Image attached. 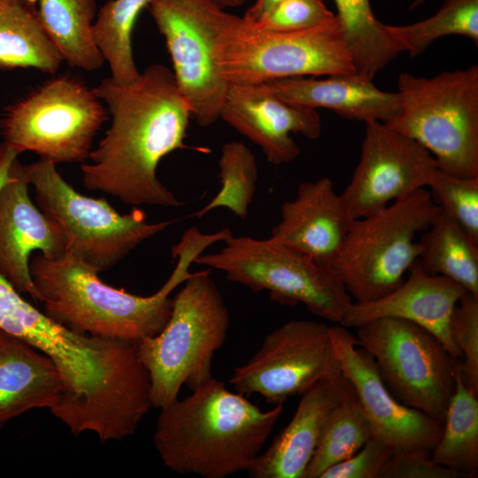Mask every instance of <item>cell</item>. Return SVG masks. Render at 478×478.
Returning a JSON list of instances; mask_svg holds the SVG:
<instances>
[{"label":"cell","mask_w":478,"mask_h":478,"mask_svg":"<svg viewBox=\"0 0 478 478\" xmlns=\"http://www.w3.org/2000/svg\"><path fill=\"white\" fill-rule=\"evenodd\" d=\"M104 103L112 124L89 163L81 170L84 186L132 206L180 207V199L157 176L161 159L184 143L190 106L173 71L150 65L139 78L120 85L110 77L92 89Z\"/></svg>","instance_id":"1"},{"label":"cell","mask_w":478,"mask_h":478,"mask_svg":"<svg viewBox=\"0 0 478 478\" xmlns=\"http://www.w3.org/2000/svg\"><path fill=\"white\" fill-rule=\"evenodd\" d=\"M229 231L212 234L197 227L185 230L172 248L176 266L164 285L147 297L105 284L98 273L67 251L58 258L41 253L29 271L43 312L66 329L81 335L119 338L138 343L158 335L171 315V293L193 273L195 259L210 245L224 241Z\"/></svg>","instance_id":"2"},{"label":"cell","mask_w":478,"mask_h":478,"mask_svg":"<svg viewBox=\"0 0 478 478\" xmlns=\"http://www.w3.org/2000/svg\"><path fill=\"white\" fill-rule=\"evenodd\" d=\"M160 409L154 446L171 471L225 478L249 471L283 412L262 411L213 377Z\"/></svg>","instance_id":"3"},{"label":"cell","mask_w":478,"mask_h":478,"mask_svg":"<svg viewBox=\"0 0 478 478\" xmlns=\"http://www.w3.org/2000/svg\"><path fill=\"white\" fill-rule=\"evenodd\" d=\"M210 272H194L173 298L163 329L137 343L150 380L152 407L177 399L183 385L193 390L212 378L213 356L226 341L230 318Z\"/></svg>","instance_id":"4"},{"label":"cell","mask_w":478,"mask_h":478,"mask_svg":"<svg viewBox=\"0 0 478 478\" xmlns=\"http://www.w3.org/2000/svg\"><path fill=\"white\" fill-rule=\"evenodd\" d=\"M217 63L229 84L357 73L335 17L314 27L267 31L223 12L216 38Z\"/></svg>","instance_id":"5"},{"label":"cell","mask_w":478,"mask_h":478,"mask_svg":"<svg viewBox=\"0 0 478 478\" xmlns=\"http://www.w3.org/2000/svg\"><path fill=\"white\" fill-rule=\"evenodd\" d=\"M389 127L413 139L451 175L478 177V66L433 78L403 73Z\"/></svg>","instance_id":"6"},{"label":"cell","mask_w":478,"mask_h":478,"mask_svg":"<svg viewBox=\"0 0 478 478\" xmlns=\"http://www.w3.org/2000/svg\"><path fill=\"white\" fill-rule=\"evenodd\" d=\"M439 210L424 188L353 220L330 266L354 302L378 299L404 281L420 255L417 236Z\"/></svg>","instance_id":"7"},{"label":"cell","mask_w":478,"mask_h":478,"mask_svg":"<svg viewBox=\"0 0 478 478\" xmlns=\"http://www.w3.org/2000/svg\"><path fill=\"white\" fill-rule=\"evenodd\" d=\"M56 166L40 159L23 168L34 187L37 206L61 232L66 251L98 274L112 269L141 243L175 222H149L138 208L120 214L105 198L77 192Z\"/></svg>","instance_id":"8"},{"label":"cell","mask_w":478,"mask_h":478,"mask_svg":"<svg viewBox=\"0 0 478 478\" xmlns=\"http://www.w3.org/2000/svg\"><path fill=\"white\" fill-rule=\"evenodd\" d=\"M217 252L200 254L194 263L219 270L229 281L252 291L269 292L282 305L303 304L312 313L339 324L353 301L330 266L271 237L227 238Z\"/></svg>","instance_id":"9"},{"label":"cell","mask_w":478,"mask_h":478,"mask_svg":"<svg viewBox=\"0 0 478 478\" xmlns=\"http://www.w3.org/2000/svg\"><path fill=\"white\" fill-rule=\"evenodd\" d=\"M107 119L106 107L83 82L66 75L51 79L12 104L2 122L4 143L19 155L83 163Z\"/></svg>","instance_id":"10"},{"label":"cell","mask_w":478,"mask_h":478,"mask_svg":"<svg viewBox=\"0 0 478 478\" xmlns=\"http://www.w3.org/2000/svg\"><path fill=\"white\" fill-rule=\"evenodd\" d=\"M358 344L374 358L391 394L443 425L461 360L430 331L398 318H380L357 328Z\"/></svg>","instance_id":"11"},{"label":"cell","mask_w":478,"mask_h":478,"mask_svg":"<svg viewBox=\"0 0 478 478\" xmlns=\"http://www.w3.org/2000/svg\"><path fill=\"white\" fill-rule=\"evenodd\" d=\"M148 7L165 39L191 119L201 127L214 124L229 87L216 56L218 27L226 9L211 0H151Z\"/></svg>","instance_id":"12"},{"label":"cell","mask_w":478,"mask_h":478,"mask_svg":"<svg viewBox=\"0 0 478 478\" xmlns=\"http://www.w3.org/2000/svg\"><path fill=\"white\" fill-rule=\"evenodd\" d=\"M339 370L330 326L290 320L266 335L255 355L234 370L229 382L236 392L258 394L274 406Z\"/></svg>","instance_id":"13"},{"label":"cell","mask_w":478,"mask_h":478,"mask_svg":"<svg viewBox=\"0 0 478 478\" xmlns=\"http://www.w3.org/2000/svg\"><path fill=\"white\" fill-rule=\"evenodd\" d=\"M365 124L358 163L341 193L353 219L428 189L438 169L434 157L413 139L377 120Z\"/></svg>","instance_id":"14"},{"label":"cell","mask_w":478,"mask_h":478,"mask_svg":"<svg viewBox=\"0 0 478 478\" xmlns=\"http://www.w3.org/2000/svg\"><path fill=\"white\" fill-rule=\"evenodd\" d=\"M330 335L341 372L354 389L373 436L394 450L431 453L441 437L443 425L405 405L391 394L374 357L358 344L347 328L330 326Z\"/></svg>","instance_id":"15"},{"label":"cell","mask_w":478,"mask_h":478,"mask_svg":"<svg viewBox=\"0 0 478 478\" xmlns=\"http://www.w3.org/2000/svg\"><path fill=\"white\" fill-rule=\"evenodd\" d=\"M28 185L17 158L0 186V274L19 293L39 302L29 271L31 254L54 258L66 249L58 227L30 199Z\"/></svg>","instance_id":"16"},{"label":"cell","mask_w":478,"mask_h":478,"mask_svg":"<svg viewBox=\"0 0 478 478\" xmlns=\"http://www.w3.org/2000/svg\"><path fill=\"white\" fill-rule=\"evenodd\" d=\"M220 119L257 144L268 162L288 164L300 154L290 134L317 139L321 120L316 109L285 102L259 84H229Z\"/></svg>","instance_id":"17"},{"label":"cell","mask_w":478,"mask_h":478,"mask_svg":"<svg viewBox=\"0 0 478 478\" xmlns=\"http://www.w3.org/2000/svg\"><path fill=\"white\" fill-rule=\"evenodd\" d=\"M466 292L445 277L426 273L417 260L404 281L389 294L369 302L352 301L339 325L357 328L380 318L406 320L430 331L452 357L462 360L449 325L454 307Z\"/></svg>","instance_id":"18"},{"label":"cell","mask_w":478,"mask_h":478,"mask_svg":"<svg viewBox=\"0 0 478 478\" xmlns=\"http://www.w3.org/2000/svg\"><path fill=\"white\" fill-rule=\"evenodd\" d=\"M353 390L340 369L301 394L291 420L260 452L248 471L250 475L305 478L330 413Z\"/></svg>","instance_id":"19"},{"label":"cell","mask_w":478,"mask_h":478,"mask_svg":"<svg viewBox=\"0 0 478 478\" xmlns=\"http://www.w3.org/2000/svg\"><path fill=\"white\" fill-rule=\"evenodd\" d=\"M355 219L328 177L304 181L294 199L281 206L270 237L330 266Z\"/></svg>","instance_id":"20"},{"label":"cell","mask_w":478,"mask_h":478,"mask_svg":"<svg viewBox=\"0 0 478 478\" xmlns=\"http://www.w3.org/2000/svg\"><path fill=\"white\" fill-rule=\"evenodd\" d=\"M2 183L0 174V186ZM0 330L49 356L70 385L87 381L100 361L101 342L97 337L75 334L57 323L26 301L1 274Z\"/></svg>","instance_id":"21"},{"label":"cell","mask_w":478,"mask_h":478,"mask_svg":"<svg viewBox=\"0 0 478 478\" xmlns=\"http://www.w3.org/2000/svg\"><path fill=\"white\" fill-rule=\"evenodd\" d=\"M265 90L292 104L327 108L343 118L386 123L397 113V92L378 89L373 79L358 73L328 75L324 79L294 77L259 84Z\"/></svg>","instance_id":"22"},{"label":"cell","mask_w":478,"mask_h":478,"mask_svg":"<svg viewBox=\"0 0 478 478\" xmlns=\"http://www.w3.org/2000/svg\"><path fill=\"white\" fill-rule=\"evenodd\" d=\"M66 392L63 375L49 356L0 330V428L32 409L50 410Z\"/></svg>","instance_id":"23"},{"label":"cell","mask_w":478,"mask_h":478,"mask_svg":"<svg viewBox=\"0 0 478 478\" xmlns=\"http://www.w3.org/2000/svg\"><path fill=\"white\" fill-rule=\"evenodd\" d=\"M63 61L35 4H0V69L35 68L54 74Z\"/></svg>","instance_id":"24"},{"label":"cell","mask_w":478,"mask_h":478,"mask_svg":"<svg viewBox=\"0 0 478 478\" xmlns=\"http://www.w3.org/2000/svg\"><path fill=\"white\" fill-rule=\"evenodd\" d=\"M418 241V262L426 273L478 295V243L450 216L440 209Z\"/></svg>","instance_id":"25"},{"label":"cell","mask_w":478,"mask_h":478,"mask_svg":"<svg viewBox=\"0 0 478 478\" xmlns=\"http://www.w3.org/2000/svg\"><path fill=\"white\" fill-rule=\"evenodd\" d=\"M39 18L64 61L85 71L105 62L93 36L96 0H37Z\"/></svg>","instance_id":"26"},{"label":"cell","mask_w":478,"mask_h":478,"mask_svg":"<svg viewBox=\"0 0 478 478\" xmlns=\"http://www.w3.org/2000/svg\"><path fill=\"white\" fill-rule=\"evenodd\" d=\"M431 459L467 478L478 470V395L464 383L460 366L456 374L455 390L449 401L443 432Z\"/></svg>","instance_id":"27"},{"label":"cell","mask_w":478,"mask_h":478,"mask_svg":"<svg viewBox=\"0 0 478 478\" xmlns=\"http://www.w3.org/2000/svg\"><path fill=\"white\" fill-rule=\"evenodd\" d=\"M335 17L357 73L373 79L400 52L386 25L373 13L370 0H334Z\"/></svg>","instance_id":"28"},{"label":"cell","mask_w":478,"mask_h":478,"mask_svg":"<svg viewBox=\"0 0 478 478\" xmlns=\"http://www.w3.org/2000/svg\"><path fill=\"white\" fill-rule=\"evenodd\" d=\"M151 0H109L98 11L93 36L110 78L120 85L135 81L141 73L135 62L132 35L137 18Z\"/></svg>","instance_id":"29"},{"label":"cell","mask_w":478,"mask_h":478,"mask_svg":"<svg viewBox=\"0 0 478 478\" xmlns=\"http://www.w3.org/2000/svg\"><path fill=\"white\" fill-rule=\"evenodd\" d=\"M371 437L370 424L353 390L330 413L305 478H319L359 451Z\"/></svg>","instance_id":"30"},{"label":"cell","mask_w":478,"mask_h":478,"mask_svg":"<svg viewBox=\"0 0 478 478\" xmlns=\"http://www.w3.org/2000/svg\"><path fill=\"white\" fill-rule=\"evenodd\" d=\"M388 33L410 57L420 55L436 40L463 35L478 44V0H444L432 17L405 26L386 25Z\"/></svg>","instance_id":"31"},{"label":"cell","mask_w":478,"mask_h":478,"mask_svg":"<svg viewBox=\"0 0 478 478\" xmlns=\"http://www.w3.org/2000/svg\"><path fill=\"white\" fill-rule=\"evenodd\" d=\"M219 166L220 191L206 205L190 216L201 219L215 208L225 207L235 216L245 219L258 180L255 155L244 143L229 142L222 147Z\"/></svg>","instance_id":"32"},{"label":"cell","mask_w":478,"mask_h":478,"mask_svg":"<svg viewBox=\"0 0 478 478\" xmlns=\"http://www.w3.org/2000/svg\"><path fill=\"white\" fill-rule=\"evenodd\" d=\"M428 189L440 209L478 243V177L451 175L438 168Z\"/></svg>","instance_id":"33"},{"label":"cell","mask_w":478,"mask_h":478,"mask_svg":"<svg viewBox=\"0 0 478 478\" xmlns=\"http://www.w3.org/2000/svg\"><path fill=\"white\" fill-rule=\"evenodd\" d=\"M449 328L462 354L461 378L478 395V295L466 292L461 297L451 313Z\"/></svg>","instance_id":"34"},{"label":"cell","mask_w":478,"mask_h":478,"mask_svg":"<svg viewBox=\"0 0 478 478\" xmlns=\"http://www.w3.org/2000/svg\"><path fill=\"white\" fill-rule=\"evenodd\" d=\"M334 16L322 0H281L258 22L250 23L267 31L292 32L314 27Z\"/></svg>","instance_id":"35"},{"label":"cell","mask_w":478,"mask_h":478,"mask_svg":"<svg viewBox=\"0 0 478 478\" xmlns=\"http://www.w3.org/2000/svg\"><path fill=\"white\" fill-rule=\"evenodd\" d=\"M393 451L392 447L373 436L359 451L325 470L319 478H380Z\"/></svg>","instance_id":"36"},{"label":"cell","mask_w":478,"mask_h":478,"mask_svg":"<svg viewBox=\"0 0 478 478\" xmlns=\"http://www.w3.org/2000/svg\"><path fill=\"white\" fill-rule=\"evenodd\" d=\"M380 478H467L431 459V453L420 451L394 450Z\"/></svg>","instance_id":"37"},{"label":"cell","mask_w":478,"mask_h":478,"mask_svg":"<svg viewBox=\"0 0 478 478\" xmlns=\"http://www.w3.org/2000/svg\"><path fill=\"white\" fill-rule=\"evenodd\" d=\"M280 1L281 0H257L246 10L243 18L251 23H256Z\"/></svg>","instance_id":"38"},{"label":"cell","mask_w":478,"mask_h":478,"mask_svg":"<svg viewBox=\"0 0 478 478\" xmlns=\"http://www.w3.org/2000/svg\"><path fill=\"white\" fill-rule=\"evenodd\" d=\"M222 9L239 7L244 4L246 0H211Z\"/></svg>","instance_id":"39"},{"label":"cell","mask_w":478,"mask_h":478,"mask_svg":"<svg viewBox=\"0 0 478 478\" xmlns=\"http://www.w3.org/2000/svg\"><path fill=\"white\" fill-rule=\"evenodd\" d=\"M9 3H24L29 4H36L37 0H0V4H9Z\"/></svg>","instance_id":"40"},{"label":"cell","mask_w":478,"mask_h":478,"mask_svg":"<svg viewBox=\"0 0 478 478\" xmlns=\"http://www.w3.org/2000/svg\"><path fill=\"white\" fill-rule=\"evenodd\" d=\"M424 0H416L414 3H413V6H417L418 4H420V3H422Z\"/></svg>","instance_id":"41"}]
</instances>
